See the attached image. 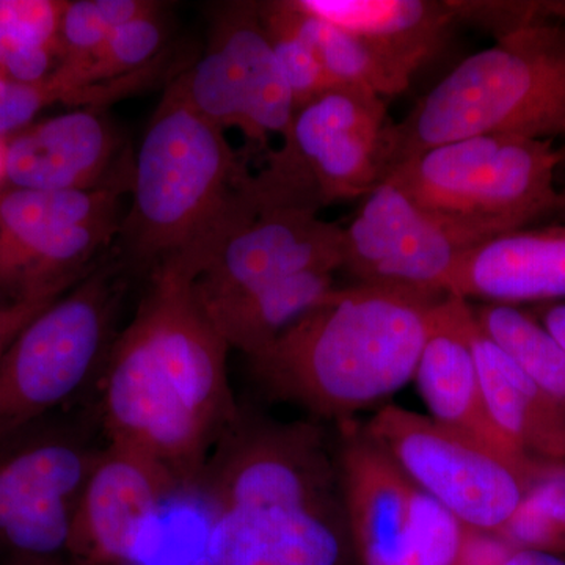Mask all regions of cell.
I'll return each mask as SVG.
<instances>
[{
	"instance_id": "cell-1",
	"label": "cell",
	"mask_w": 565,
	"mask_h": 565,
	"mask_svg": "<svg viewBox=\"0 0 565 565\" xmlns=\"http://www.w3.org/2000/svg\"><path fill=\"white\" fill-rule=\"evenodd\" d=\"M169 263L150 275L136 316L99 371L95 415L109 444L161 465L180 490H196L215 446L236 422L223 341L193 289Z\"/></svg>"
},
{
	"instance_id": "cell-2",
	"label": "cell",
	"mask_w": 565,
	"mask_h": 565,
	"mask_svg": "<svg viewBox=\"0 0 565 565\" xmlns=\"http://www.w3.org/2000/svg\"><path fill=\"white\" fill-rule=\"evenodd\" d=\"M207 565H349L337 451L321 426L237 415L199 489Z\"/></svg>"
},
{
	"instance_id": "cell-3",
	"label": "cell",
	"mask_w": 565,
	"mask_h": 565,
	"mask_svg": "<svg viewBox=\"0 0 565 565\" xmlns=\"http://www.w3.org/2000/svg\"><path fill=\"white\" fill-rule=\"evenodd\" d=\"M129 191L131 206L118 232L120 262L148 277L172 259L200 277L259 212L247 161L174 81L145 129Z\"/></svg>"
},
{
	"instance_id": "cell-4",
	"label": "cell",
	"mask_w": 565,
	"mask_h": 565,
	"mask_svg": "<svg viewBox=\"0 0 565 565\" xmlns=\"http://www.w3.org/2000/svg\"><path fill=\"white\" fill-rule=\"evenodd\" d=\"M445 297L362 282L334 288L248 359L253 375L275 399L348 422L414 381Z\"/></svg>"
},
{
	"instance_id": "cell-5",
	"label": "cell",
	"mask_w": 565,
	"mask_h": 565,
	"mask_svg": "<svg viewBox=\"0 0 565 565\" xmlns=\"http://www.w3.org/2000/svg\"><path fill=\"white\" fill-rule=\"evenodd\" d=\"M481 134L565 139V21L509 33L457 65L394 122L393 172L419 152Z\"/></svg>"
},
{
	"instance_id": "cell-6",
	"label": "cell",
	"mask_w": 565,
	"mask_h": 565,
	"mask_svg": "<svg viewBox=\"0 0 565 565\" xmlns=\"http://www.w3.org/2000/svg\"><path fill=\"white\" fill-rule=\"evenodd\" d=\"M555 140L481 134L438 145L401 163L388 180L419 206L481 245L565 212Z\"/></svg>"
},
{
	"instance_id": "cell-7",
	"label": "cell",
	"mask_w": 565,
	"mask_h": 565,
	"mask_svg": "<svg viewBox=\"0 0 565 565\" xmlns=\"http://www.w3.org/2000/svg\"><path fill=\"white\" fill-rule=\"evenodd\" d=\"M253 174L259 211L319 214L337 202L367 196L393 172L394 121L385 99L333 87L294 111L277 150Z\"/></svg>"
},
{
	"instance_id": "cell-8",
	"label": "cell",
	"mask_w": 565,
	"mask_h": 565,
	"mask_svg": "<svg viewBox=\"0 0 565 565\" xmlns=\"http://www.w3.org/2000/svg\"><path fill=\"white\" fill-rule=\"evenodd\" d=\"M125 273L120 259L96 263L11 341L0 356V437L62 411L98 377Z\"/></svg>"
},
{
	"instance_id": "cell-9",
	"label": "cell",
	"mask_w": 565,
	"mask_h": 565,
	"mask_svg": "<svg viewBox=\"0 0 565 565\" xmlns=\"http://www.w3.org/2000/svg\"><path fill=\"white\" fill-rule=\"evenodd\" d=\"M62 411L0 437V561L68 555L77 505L104 446L95 440L96 415Z\"/></svg>"
},
{
	"instance_id": "cell-10",
	"label": "cell",
	"mask_w": 565,
	"mask_h": 565,
	"mask_svg": "<svg viewBox=\"0 0 565 565\" xmlns=\"http://www.w3.org/2000/svg\"><path fill=\"white\" fill-rule=\"evenodd\" d=\"M337 448L351 544L362 565H460L470 527L416 487L364 427Z\"/></svg>"
},
{
	"instance_id": "cell-11",
	"label": "cell",
	"mask_w": 565,
	"mask_h": 565,
	"mask_svg": "<svg viewBox=\"0 0 565 565\" xmlns=\"http://www.w3.org/2000/svg\"><path fill=\"white\" fill-rule=\"evenodd\" d=\"M364 430L416 487L470 530L500 537L522 503L533 457L505 455L397 405L377 412Z\"/></svg>"
},
{
	"instance_id": "cell-12",
	"label": "cell",
	"mask_w": 565,
	"mask_h": 565,
	"mask_svg": "<svg viewBox=\"0 0 565 565\" xmlns=\"http://www.w3.org/2000/svg\"><path fill=\"white\" fill-rule=\"evenodd\" d=\"M174 82L212 125L223 132L237 128L262 145L270 136L282 137L296 111L259 2H228L214 9L206 51Z\"/></svg>"
},
{
	"instance_id": "cell-13",
	"label": "cell",
	"mask_w": 565,
	"mask_h": 565,
	"mask_svg": "<svg viewBox=\"0 0 565 565\" xmlns=\"http://www.w3.org/2000/svg\"><path fill=\"white\" fill-rule=\"evenodd\" d=\"M478 245L385 180L344 226L343 266L355 282L451 296L457 269Z\"/></svg>"
},
{
	"instance_id": "cell-14",
	"label": "cell",
	"mask_w": 565,
	"mask_h": 565,
	"mask_svg": "<svg viewBox=\"0 0 565 565\" xmlns=\"http://www.w3.org/2000/svg\"><path fill=\"white\" fill-rule=\"evenodd\" d=\"M177 492L180 487L161 465L107 441L77 505L70 563L132 565L162 505Z\"/></svg>"
},
{
	"instance_id": "cell-15",
	"label": "cell",
	"mask_w": 565,
	"mask_h": 565,
	"mask_svg": "<svg viewBox=\"0 0 565 565\" xmlns=\"http://www.w3.org/2000/svg\"><path fill=\"white\" fill-rule=\"evenodd\" d=\"M344 226L310 211H259L233 234L195 282L206 305L243 296L292 275L343 266Z\"/></svg>"
},
{
	"instance_id": "cell-16",
	"label": "cell",
	"mask_w": 565,
	"mask_h": 565,
	"mask_svg": "<svg viewBox=\"0 0 565 565\" xmlns=\"http://www.w3.org/2000/svg\"><path fill=\"white\" fill-rule=\"evenodd\" d=\"M121 136L99 109H77L28 126L6 140V180L33 191L125 189Z\"/></svg>"
},
{
	"instance_id": "cell-17",
	"label": "cell",
	"mask_w": 565,
	"mask_h": 565,
	"mask_svg": "<svg viewBox=\"0 0 565 565\" xmlns=\"http://www.w3.org/2000/svg\"><path fill=\"white\" fill-rule=\"evenodd\" d=\"M471 315L473 307L462 297L446 296L438 303L414 381L435 422L505 455L530 457L505 440L487 411L481 375L468 337Z\"/></svg>"
},
{
	"instance_id": "cell-18",
	"label": "cell",
	"mask_w": 565,
	"mask_h": 565,
	"mask_svg": "<svg viewBox=\"0 0 565 565\" xmlns=\"http://www.w3.org/2000/svg\"><path fill=\"white\" fill-rule=\"evenodd\" d=\"M451 296L516 305L565 299V226L501 234L465 255Z\"/></svg>"
},
{
	"instance_id": "cell-19",
	"label": "cell",
	"mask_w": 565,
	"mask_h": 565,
	"mask_svg": "<svg viewBox=\"0 0 565 565\" xmlns=\"http://www.w3.org/2000/svg\"><path fill=\"white\" fill-rule=\"evenodd\" d=\"M487 411L497 429L520 452L565 460V407L527 377L476 322L468 323Z\"/></svg>"
},
{
	"instance_id": "cell-20",
	"label": "cell",
	"mask_w": 565,
	"mask_h": 565,
	"mask_svg": "<svg viewBox=\"0 0 565 565\" xmlns=\"http://www.w3.org/2000/svg\"><path fill=\"white\" fill-rule=\"evenodd\" d=\"M313 17L362 36L416 73L456 22L449 0H296Z\"/></svg>"
},
{
	"instance_id": "cell-21",
	"label": "cell",
	"mask_w": 565,
	"mask_h": 565,
	"mask_svg": "<svg viewBox=\"0 0 565 565\" xmlns=\"http://www.w3.org/2000/svg\"><path fill=\"white\" fill-rule=\"evenodd\" d=\"M333 275L327 270L297 274L233 299L200 305L228 348L253 359L337 288Z\"/></svg>"
},
{
	"instance_id": "cell-22",
	"label": "cell",
	"mask_w": 565,
	"mask_h": 565,
	"mask_svg": "<svg viewBox=\"0 0 565 565\" xmlns=\"http://www.w3.org/2000/svg\"><path fill=\"white\" fill-rule=\"evenodd\" d=\"M122 189L0 193V270L36 241L84 223L120 218Z\"/></svg>"
},
{
	"instance_id": "cell-23",
	"label": "cell",
	"mask_w": 565,
	"mask_h": 565,
	"mask_svg": "<svg viewBox=\"0 0 565 565\" xmlns=\"http://www.w3.org/2000/svg\"><path fill=\"white\" fill-rule=\"evenodd\" d=\"M297 28L313 44L323 70L337 87L359 88L382 99L407 90L415 73L375 50L362 36L307 13L289 0Z\"/></svg>"
},
{
	"instance_id": "cell-24",
	"label": "cell",
	"mask_w": 565,
	"mask_h": 565,
	"mask_svg": "<svg viewBox=\"0 0 565 565\" xmlns=\"http://www.w3.org/2000/svg\"><path fill=\"white\" fill-rule=\"evenodd\" d=\"M66 2L0 0V74L36 84L61 61V22Z\"/></svg>"
},
{
	"instance_id": "cell-25",
	"label": "cell",
	"mask_w": 565,
	"mask_h": 565,
	"mask_svg": "<svg viewBox=\"0 0 565 565\" xmlns=\"http://www.w3.org/2000/svg\"><path fill=\"white\" fill-rule=\"evenodd\" d=\"M473 310L487 337L565 407V352L541 321L514 305L487 303Z\"/></svg>"
},
{
	"instance_id": "cell-26",
	"label": "cell",
	"mask_w": 565,
	"mask_h": 565,
	"mask_svg": "<svg viewBox=\"0 0 565 565\" xmlns=\"http://www.w3.org/2000/svg\"><path fill=\"white\" fill-rule=\"evenodd\" d=\"M500 537L514 548L565 553V460L531 459L522 503Z\"/></svg>"
},
{
	"instance_id": "cell-27",
	"label": "cell",
	"mask_w": 565,
	"mask_h": 565,
	"mask_svg": "<svg viewBox=\"0 0 565 565\" xmlns=\"http://www.w3.org/2000/svg\"><path fill=\"white\" fill-rule=\"evenodd\" d=\"M259 13L275 57L291 90L296 110L337 87L323 70L313 44L297 28L289 0L259 2Z\"/></svg>"
},
{
	"instance_id": "cell-28",
	"label": "cell",
	"mask_w": 565,
	"mask_h": 565,
	"mask_svg": "<svg viewBox=\"0 0 565 565\" xmlns=\"http://www.w3.org/2000/svg\"><path fill=\"white\" fill-rule=\"evenodd\" d=\"M148 0H76L66 2L61 22V62H77L126 22L158 9Z\"/></svg>"
},
{
	"instance_id": "cell-29",
	"label": "cell",
	"mask_w": 565,
	"mask_h": 565,
	"mask_svg": "<svg viewBox=\"0 0 565 565\" xmlns=\"http://www.w3.org/2000/svg\"><path fill=\"white\" fill-rule=\"evenodd\" d=\"M456 21L470 22L492 32L509 33L565 21V0H449Z\"/></svg>"
},
{
	"instance_id": "cell-30",
	"label": "cell",
	"mask_w": 565,
	"mask_h": 565,
	"mask_svg": "<svg viewBox=\"0 0 565 565\" xmlns=\"http://www.w3.org/2000/svg\"><path fill=\"white\" fill-rule=\"evenodd\" d=\"M65 102L62 88L47 79L24 84L0 74V140L21 132L44 107Z\"/></svg>"
},
{
	"instance_id": "cell-31",
	"label": "cell",
	"mask_w": 565,
	"mask_h": 565,
	"mask_svg": "<svg viewBox=\"0 0 565 565\" xmlns=\"http://www.w3.org/2000/svg\"><path fill=\"white\" fill-rule=\"evenodd\" d=\"M61 296L62 294H44V296L29 297V299L7 305L0 313V356L7 351L17 334L24 329L25 323Z\"/></svg>"
},
{
	"instance_id": "cell-32",
	"label": "cell",
	"mask_w": 565,
	"mask_h": 565,
	"mask_svg": "<svg viewBox=\"0 0 565 565\" xmlns=\"http://www.w3.org/2000/svg\"><path fill=\"white\" fill-rule=\"evenodd\" d=\"M512 548L498 535L471 530L460 565H501Z\"/></svg>"
},
{
	"instance_id": "cell-33",
	"label": "cell",
	"mask_w": 565,
	"mask_h": 565,
	"mask_svg": "<svg viewBox=\"0 0 565 565\" xmlns=\"http://www.w3.org/2000/svg\"><path fill=\"white\" fill-rule=\"evenodd\" d=\"M501 565H565V559L539 550L512 548Z\"/></svg>"
},
{
	"instance_id": "cell-34",
	"label": "cell",
	"mask_w": 565,
	"mask_h": 565,
	"mask_svg": "<svg viewBox=\"0 0 565 565\" xmlns=\"http://www.w3.org/2000/svg\"><path fill=\"white\" fill-rule=\"evenodd\" d=\"M541 323L565 352V303L548 305L542 313Z\"/></svg>"
},
{
	"instance_id": "cell-35",
	"label": "cell",
	"mask_w": 565,
	"mask_h": 565,
	"mask_svg": "<svg viewBox=\"0 0 565 565\" xmlns=\"http://www.w3.org/2000/svg\"><path fill=\"white\" fill-rule=\"evenodd\" d=\"M0 565H74L63 559H35V557H20V559H3Z\"/></svg>"
},
{
	"instance_id": "cell-36",
	"label": "cell",
	"mask_w": 565,
	"mask_h": 565,
	"mask_svg": "<svg viewBox=\"0 0 565 565\" xmlns=\"http://www.w3.org/2000/svg\"><path fill=\"white\" fill-rule=\"evenodd\" d=\"M6 180V140H0V181Z\"/></svg>"
},
{
	"instance_id": "cell-37",
	"label": "cell",
	"mask_w": 565,
	"mask_h": 565,
	"mask_svg": "<svg viewBox=\"0 0 565 565\" xmlns=\"http://www.w3.org/2000/svg\"><path fill=\"white\" fill-rule=\"evenodd\" d=\"M11 300L7 299L6 296H3V292L0 291V313H2L3 308L7 307V305H10Z\"/></svg>"
}]
</instances>
